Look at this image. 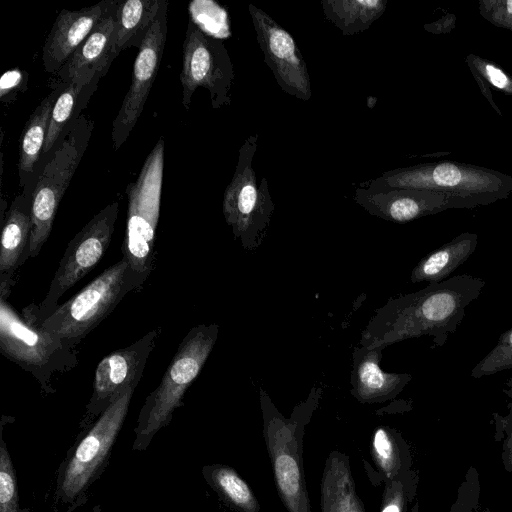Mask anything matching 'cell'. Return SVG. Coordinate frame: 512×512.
Segmentation results:
<instances>
[{"label": "cell", "mask_w": 512, "mask_h": 512, "mask_svg": "<svg viewBox=\"0 0 512 512\" xmlns=\"http://www.w3.org/2000/svg\"><path fill=\"white\" fill-rule=\"evenodd\" d=\"M485 286L479 277L463 274L389 299L378 308L361 334L360 345L386 348L420 336L442 347L465 317L468 306Z\"/></svg>", "instance_id": "cell-1"}, {"label": "cell", "mask_w": 512, "mask_h": 512, "mask_svg": "<svg viewBox=\"0 0 512 512\" xmlns=\"http://www.w3.org/2000/svg\"><path fill=\"white\" fill-rule=\"evenodd\" d=\"M371 189L411 188L449 196L455 208L471 209L506 199L512 176L482 166L455 161L420 163L383 172L366 182Z\"/></svg>", "instance_id": "cell-2"}, {"label": "cell", "mask_w": 512, "mask_h": 512, "mask_svg": "<svg viewBox=\"0 0 512 512\" xmlns=\"http://www.w3.org/2000/svg\"><path fill=\"white\" fill-rule=\"evenodd\" d=\"M149 275L135 271L121 258L68 301L58 305L46 318L40 321L24 319L74 350L128 293L141 288Z\"/></svg>", "instance_id": "cell-3"}, {"label": "cell", "mask_w": 512, "mask_h": 512, "mask_svg": "<svg viewBox=\"0 0 512 512\" xmlns=\"http://www.w3.org/2000/svg\"><path fill=\"white\" fill-rule=\"evenodd\" d=\"M219 326L199 324L180 342L159 385L145 399L135 428L133 449L145 450L155 434L172 419L183 405L187 389L200 374L218 337Z\"/></svg>", "instance_id": "cell-4"}, {"label": "cell", "mask_w": 512, "mask_h": 512, "mask_svg": "<svg viewBox=\"0 0 512 512\" xmlns=\"http://www.w3.org/2000/svg\"><path fill=\"white\" fill-rule=\"evenodd\" d=\"M94 122L78 115L50 153L31 196L30 257H36L50 236L57 209L88 147Z\"/></svg>", "instance_id": "cell-5"}, {"label": "cell", "mask_w": 512, "mask_h": 512, "mask_svg": "<svg viewBox=\"0 0 512 512\" xmlns=\"http://www.w3.org/2000/svg\"><path fill=\"white\" fill-rule=\"evenodd\" d=\"M135 389L125 387L71 449L57 479L56 495L64 504L80 500L104 470Z\"/></svg>", "instance_id": "cell-6"}, {"label": "cell", "mask_w": 512, "mask_h": 512, "mask_svg": "<svg viewBox=\"0 0 512 512\" xmlns=\"http://www.w3.org/2000/svg\"><path fill=\"white\" fill-rule=\"evenodd\" d=\"M0 293V351L7 359L31 373L45 393L55 389L51 380L78 364L75 350L66 348L53 335L22 318Z\"/></svg>", "instance_id": "cell-7"}, {"label": "cell", "mask_w": 512, "mask_h": 512, "mask_svg": "<svg viewBox=\"0 0 512 512\" xmlns=\"http://www.w3.org/2000/svg\"><path fill=\"white\" fill-rule=\"evenodd\" d=\"M258 134L249 135L239 149L238 161L222 203L226 223L248 251L265 238L275 210L266 177L258 183L253 167Z\"/></svg>", "instance_id": "cell-8"}, {"label": "cell", "mask_w": 512, "mask_h": 512, "mask_svg": "<svg viewBox=\"0 0 512 512\" xmlns=\"http://www.w3.org/2000/svg\"><path fill=\"white\" fill-rule=\"evenodd\" d=\"M163 170L164 140L160 138L147 156L137 180L126 189L128 210L122 258L139 273L150 274L153 269Z\"/></svg>", "instance_id": "cell-9"}, {"label": "cell", "mask_w": 512, "mask_h": 512, "mask_svg": "<svg viewBox=\"0 0 512 512\" xmlns=\"http://www.w3.org/2000/svg\"><path fill=\"white\" fill-rule=\"evenodd\" d=\"M118 212L117 201L107 205L70 240L44 300L23 309V318L40 321L49 316L61 296L99 263L112 240Z\"/></svg>", "instance_id": "cell-10"}, {"label": "cell", "mask_w": 512, "mask_h": 512, "mask_svg": "<svg viewBox=\"0 0 512 512\" xmlns=\"http://www.w3.org/2000/svg\"><path fill=\"white\" fill-rule=\"evenodd\" d=\"M235 72L223 40L206 35L190 18L183 43L180 74L182 104L189 109L199 87L209 91L214 109L231 104Z\"/></svg>", "instance_id": "cell-11"}, {"label": "cell", "mask_w": 512, "mask_h": 512, "mask_svg": "<svg viewBox=\"0 0 512 512\" xmlns=\"http://www.w3.org/2000/svg\"><path fill=\"white\" fill-rule=\"evenodd\" d=\"M262 411L277 492L288 512H311L303 470V424L284 418L268 400H262Z\"/></svg>", "instance_id": "cell-12"}, {"label": "cell", "mask_w": 512, "mask_h": 512, "mask_svg": "<svg viewBox=\"0 0 512 512\" xmlns=\"http://www.w3.org/2000/svg\"><path fill=\"white\" fill-rule=\"evenodd\" d=\"M168 1L162 0L134 61L132 79L122 105L112 122L111 139L117 151L136 125L160 67L167 31Z\"/></svg>", "instance_id": "cell-13"}, {"label": "cell", "mask_w": 512, "mask_h": 512, "mask_svg": "<svg viewBox=\"0 0 512 512\" xmlns=\"http://www.w3.org/2000/svg\"><path fill=\"white\" fill-rule=\"evenodd\" d=\"M264 62L282 91L299 100L312 96L307 63L292 35L269 14L254 4L248 5Z\"/></svg>", "instance_id": "cell-14"}, {"label": "cell", "mask_w": 512, "mask_h": 512, "mask_svg": "<svg viewBox=\"0 0 512 512\" xmlns=\"http://www.w3.org/2000/svg\"><path fill=\"white\" fill-rule=\"evenodd\" d=\"M160 333V327L154 328L136 342L110 353L98 363L92 395L81 423L83 428L89 427L125 387H137Z\"/></svg>", "instance_id": "cell-15"}, {"label": "cell", "mask_w": 512, "mask_h": 512, "mask_svg": "<svg viewBox=\"0 0 512 512\" xmlns=\"http://www.w3.org/2000/svg\"><path fill=\"white\" fill-rule=\"evenodd\" d=\"M354 201L369 214L394 223H407L455 208L453 200L445 194L411 188L358 187Z\"/></svg>", "instance_id": "cell-16"}, {"label": "cell", "mask_w": 512, "mask_h": 512, "mask_svg": "<svg viewBox=\"0 0 512 512\" xmlns=\"http://www.w3.org/2000/svg\"><path fill=\"white\" fill-rule=\"evenodd\" d=\"M111 0L80 10H61L45 41L42 61L46 72L57 74L71 55L90 35L106 13Z\"/></svg>", "instance_id": "cell-17"}, {"label": "cell", "mask_w": 512, "mask_h": 512, "mask_svg": "<svg viewBox=\"0 0 512 512\" xmlns=\"http://www.w3.org/2000/svg\"><path fill=\"white\" fill-rule=\"evenodd\" d=\"M119 0H111L109 7L90 35L76 49L56 74L64 84L82 76L105 75L115 53V22Z\"/></svg>", "instance_id": "cell-18"}, {"label": "cell", "mask_w": 512, "mask_h": 512, "mask_svg": "<svg viewBox=\"0 0 512 512\" xmlns=\"http://www.w3.org/2000/svg\"><path fill=\"white\" fill-rule=\"evenodd\" d=\"M382 350L364 346L354 349L351 393L361 403L390 400L411 381L409 373H390L381 369Z\"/></svg>", "instance_id": "cell-19"}, {"label": "cell", "mask_w": 512, "mask_h": 512, "mask_svg": "<svg viewBox=\"0 0 512 512\" xmlns=\"http://www.w3.org/2000/svg\"><path fill=\"white\" fill-rule=\"evenodd\" d=\"M31 200L18 196L7 211L1 233L0 293L10 294L16 270L30 257Z\"/></svg>", "instance_id": "cell-20"}, {"label": "cell", "mask_w": 512, "mask_h": 512, "mask_svg": "<svg viewBox=\"0 0 512 512\" xmlns=\"http://www.w3.org/2000/svg\"><path fill=\"white\" fill-rule=\"evenodd\" d=\"M321 512H366L356 493L349 458L332 451L326 459L320 485Z\"/></svg>", "instance_id": "cell-21"}, {"label": "cell", "mask_w": 512, "mask_h": 512, "mask_svg": "<svg viewBox=\"0 0 512 512\" xmlns=\"http://www.w3.org/2000/svg\"><path fill=\"white\" fill-rule=\"evenodd\" d=\"M477 243V234L471 232L459 234L423 257L412 270L411 282L432 284L449 278L451 273L474 253Z\"/></svg>", "instance_id": "cell-22"}, {"label": "cell", "mask_w": 512, "mask_h": 512, "mask_svg": "<svg viewBox=\"0 0 512 512\" xmlns=\"http://www.w3.org/2000/svg\"><path fill=\"white\" fill-rule=\"evenodd\" d=\"M66 84L57 82L55 88L41 101L27 121L20 140L19 178L24 186L33 176L36 163L43 154L48 124L53 106Z\"/></svg>", "instance_id": "cell-23"}, {"label": "cell", "mask_w": 512, "mask_h": 512, "mask_svg": "<svg viewBox=\"0 0 512 512\" xmlns=\"http://www.w3.org/2000/svg\"><path fill=\"white\" fill-rule=\"evenodd\" d=\"M161 4L162 0H119L115 22L117 56L124 49L140 48Z\"/></svg>", "instance_id": "cell-24"}, {"label": "cell", "mask_w": 512, "mask_h": 512, "mask_svg": "<svg viewBox=\"0 0 512 512\" xmlns=\"http://www.w3.org/2000/svg\"><path fill=\"white\" fill-rule=\"evenodd\" d=\"M324 17L345 36L362 33L386 11L387 0H322Z\"/></svg>", "instance_id": "cell-25"}, {"label": "cell", "mask_w": 512, "mask_h": 512, "mask_svg": "<svg viewBox=\"0 0 512 512\" xmlns=\"http://www.w3.org/2000/svg\"><path fill=\"white\" fill-rule=\"evenodd\" d=\"M101 77L102 75L82 76L65 85L50 115L43 154L51 152L63 130L75 119H72L73 115L81 111L82 107H78V105H86L81 103L83 96L93 93Z\"/></svg>", "instance_id": "cell-26"}, {"label": "cell", "mask_w": 512, "mask_h": 512, "mask_svg": "<svg viewBox=\"0 0 512 512\" xmlns=\"http://www.w3.org/2000/svg\"><path fill=\"white\" fill-rule=\"evenodd\" d=\"M370 451L385 483L410 471L409 450L401 435L391 428L379 426L374 430Z\"/></svg>", "instance_id": "cell-27"}, {"label": "cell", "mask_w": 512, "mask_h": 512, "mask_svg": "<svg viewBox=\"0 0 512 512\" xmlns=\"http://www.w3.org/2000/svg\"><path fill=\"white\" fill-rule=\"evenodd\" d=\"M204 476L223 500L240 512H259V502L248 483L232 467L211 465Z\"/></svg>", "instance_id": "cell-28"}, {"label": "cell", "mask_w": 512, "mask_h": 512, "mask_svg": "<svg viewBox=\"0 0 512 512\" xmlns=\"http://www.w3.org/2000/svg\"><path fill=\"white\" fill-rule=\"evenodd\" d=\"M512 369V328L504 332L496 345L471 370V377L480 379Z\"/></svg>", "instance_id": "cell-29"}, {"label": "cell", "mask_w": 512, "mask_h": 512, "mask_svg": "<svg viewBox=\"0 0 512 512\" xmlns=\"http://www.w3.org/2000/svg\"><path fill=\"white\" fill-rule=\"evenodd\" d=\"M0 512H22L13 463L1 436L0 445Z\"/></svg>", "instance_id": "cell-30"}, {"label": "cell", "mask_w": 512, "mask_h": 512, "mask_svg": "<svg viewBox=\"0 0 512 512\" xmlns=\"http://www.w3.org/2000/svg\"><path fill=\"white\" fill-rule=\"evenodd\" d=\"M472 74L480 76L489 86L512 96V76L498 64L475 54H469L465 59Z\"/></svg>", "instance_id": "cell-31"}, {"label": "cell", "mask_w": 512, "mask_h": 512, "mask_svg": "<svg viewBox=\"0 0 512 512\" xmlns=\"http://www.w3.org/2000/svg\"><path fill=\"white\" fill-rule=\"evenodd\" d=\"M450 512H490L481 503L480 477L474 467H470L465 474Z\"/></svg>", "instance_id": "cell-32"}, {"label": "cell", "mask_w": 512, "mask_h": 512, "mask_svg": "<svg viewBox=\"0 0 512 512\" xmlns=\"http://www.w3.org/2000/svg\"><path fill=\"white\" fill-rule=\"evenodd\" d=\"M412 471L402 473L395 479L385 483L380 512H406L408 502L413 498Z\"/></svg>", "instance_id": "cell-33"}, {"label": "cell", "mask_w": 512, "mask_h": 512, "mask_svg": "<svg viewBox=\"0 0 512 512\" xmlns=\"http://www.w3.org/2000/svg\"><path fill=\"white\" fill-rule=\"evenodd\" d=\"M206 9L201 11L202 16L189 18L208 36L223 40L230 36V27L227 11L213 1L205 2Z\"/></svg>", "instance_id": "cell-34"}, {"label": "cell", "mask_w": 512, "mask_h": 512, "mask_svg": "<svg viewBox=\"0 0 512 512\" xmlns=\"http://www.w3.org/2000/svg\"><path fill=\"white\" fill-rule=\"evenodd\" d=\"M478 5L485 20L512 32V0H480Z\"/></svg>", "instance_id": "cell-35"}, {"label": "cell", "mask_w": 512, "mask_h": 512, "mask_svg": "<svg viewBox=\"0 0 512 512\" xmlns=\"http://www.w3.org/2000/svg\"><path fill=\"white\" fill-rule=\"evenodd\" d=\"M497 428L504 434L502 459L505 468L512 472V416L495 415Z\"/></svg>", "instance_id": "cell-36"}, {"label": "cell", "mask_w": 512, "mask_h": 512, "mask_svg": "<svg viewBox=\"0 0 512 512\" xmlns=\"http://www.w3.org/2000/svg\"><path fill=\"white\" fill-rule=\"evenodd\" d=\"M456 26V16L454 14H447L439 20L425 24L424 29L432 34H446L450 33Z\"/></svg>", "instance_id": "cell-37"}, {"label": "cell", "mask_w": 512, "mask_h": 512, "mask_svg": "<svg viewBox=\"0 0 512 512\" xmlns=\"http://www.w3.org/2000/svg\"><path fill=\"white\" fill-rule=\"evenodd\" d=\"M23 80V74L19 70H11L4 73L0 81L1 97L18 88Z\"/></svg>", "instance_id": "cell-38"}, {"label": "cell", "mask_w": 512, "mask_h": 512, "mask_svg": "<svg viewBox=\"0 0 512 512\" xmlns=\"http://www.w3.org/2000/svg\"><path fill=\"white\" fill-rule=\"evenodd\" d=\"M504 393L512 399V376L509 378V380L506 383V388L504 389ZM509 411L508 416H512V400L508 405Z\"/></svg>", "instance_id": "cell-39"}, {"label": "cell", "mask_w": 512, "mask_h": 512, "mask_svg": "<svg viewBox=\"0 0 512 512\" xmlns=\"http://www.w3.org/2000/svg\"><path fill=\"white\" fill-rule=\"evenodd\" d=\"M409 512H420V510H419V503L416 502Z\"/></svg>", "instance_id": "cell-40"}]
</instances>
